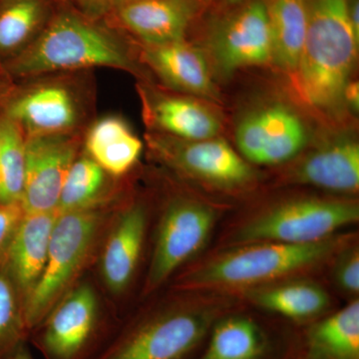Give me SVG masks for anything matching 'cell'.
Here are the masks:
<instances>
[{"mask_svg": "<svg viewBox=\"0 0 359 359\" xmlns=\"http://www.w3.org/2000/svg\"><path fill=\"white\" fill-rule=\"evenodd\" d=\"M147 215L141 205H131L118 219L101 257V275L112 294L124 292L140 259Z\"/></svg>", "mask_w": 359, "mask_h": 359, "instance_id": "obj_17", "label": "cell"}, {"mask_svg": "<svg viewBox=\"0 0 359 359\" xmlns=\"http://www.w3.org/2000/svg\"><path fill=\"white\" fill-rule=\"evenodd\" d=\"M151 144L170 166L210 185L236 188L255 177L249 163L219 137L181 140L164 135L153 138Z\"/></svg>", "mask_w": 359, "mask_h": 359, "instance_id": "obj_11", "label": "cell"}, {"mask_svg": "<svg viewBox=\"0 0 359 359\" xmlns=\"http://www.w3.org/2000/svg\"><path fill=\"white\" fill-rule=\"evenodd\" d=\"M88 67L131 70L133 65L112 35L67 13L54 18L15 62L18 74L32 76Z\"/></svg>", "mask_w": 359, "mask_h": 359, "instance_id": "obj_2", "label": "cell"}, {"mask_svg": "<svg viewBox=\"0 0 359 359\" xmlns=\"http://www.w3.org/2000/svg\"><path fill=\"white\" fill-rule=\"evenodd\" d=\"M216 222L209 205L178 200L167 208L158 230L145 292L158 289L175 271L204 248Z\"/></svg>", "mask_w": 359, "mask_h": 359, "instance_id": "obj_8", "label": "cell"}, {"mask_svg": "<svg viewBox=\"0 0 359 359\" xmlns=\"http://www.w3.org/2000/svg\"><path fill=\"white\" fill-rule=\"evenodd\" d=\"M76 154L77 142L66 133L25 139V181L21 199L25 212L57 211L61 189Z\"/></svg>", "mask_w": 359, "mask_h": 359, "instance_id": "obj_12", "label": "cell"}, {"mask_svg": "<svg viewBox=\"0 0 359 359\" xmlns=\"http://www.w3.org/2000/svg\"><path fill=\"white\" fill-rule=\"evenodd\" d=\"M25 169V139L8 118L0 122V204H21Z\"/></svg>", "mask_w": 359, "mask_h": 359, "instance_id": "obj_26", "label": "cell"}, {"mask_svg": "<svg viewBox=\"0 0 359 359\" xmlns=\"http://www.w3.org/2000/svg\"><path fill=\"white\" fill-rule=\"evenodd\" d=\"M271 32V63L292 76L308 29L306 0H264Z\"/></svg>", "mask_w": 359, "mask_h": 359, "instance_id": "obj_22", "label": "cell"}, {"mask_svg": "<svg viewBox=\"0 0 359 359\" xmlns=\"http://www.w3.org/2000/svg\"><path fill=\"white\" fill-rule=\"evenodd\" d=\"M339 287L349 294L359 292V254L358 249L346 250L340 256L334 271Z\"/></svg>", "mask_w": 359, "mask_h": 359, "instance_id": "obj_29", "label": "cell"}, {"mask_svg": "<svg viewBox=\"0 0 359 359\" xmlns=\"http://www.w3.org/2000/svg\"><path fill=\"white\" fill-rule=\"evenodd\" d=\"M143 143L128 125L117 117L99 120L86 138L89 157L112 176L126 174L140 158Z\"/></svg>", "mask_w": 359, "mask_h": 359, "instance_id": "obj_23", "label": "cell"}, {"mask_svg": "<svg viewBox=\"0 0 359 359\" xmlns=\"http://www.w3.org/2000/svg\"><path fill=\"white\" fill-rule=\"evenodd\" d=\"M102 214L95 208L58 214L39 283L23 304L30 335L71 290L93 252Z\"/></svg>", "mask_w": 359, "mask_h": 359, "instance_id": "obj_3", "label": "cell"}, {"mask_svg": "<svg viewBox=\"0 0 359 359\" xmlns=\"http://www.w3.org/2000/svg\"><path fill=\"white\" fill-rule=\"evenodd\" d=\"M335 247L337 244L330 238L313 244H245L185 276L182 287L212 289L269 282L320 263Z\"/></svg>", "mask_w": 359, "mask_h": 359, "instance_id": "obj_4", "label": "cell"}, {"mask_svg": "<svg viewBox=\"0 0 359 359\" xmlns=\"http://www.w3.org/2000/svg\"><path fill=\"white\" fill-rule=\"evenodd\" d=\"M301 359H359L358 301L306 330Z\"/></svg>", "mask_w": 359, "mask_h": 359, "instance_id": "obj_21", "label": "cell"}, {"mask_svg": "<svg viewBox=\"0 0 359 359\" xmlns=\"http://www.w3.org/2000/svg\"><path fill=\"white\" fill-rule=\"evenodd\" d=\"M43 16L40 0H15L0 13V50L18 48L39 27Z\"/></svg>", "mask_w": 359, "mask_h": 359, "instance_id": "obj_28", "label": "cell"}, {"mask_svg": "<svg viewBox=\"0 0 359 359\" xmlns=\"http://www.w3.org/2000/svg\"><path fill=\"white\" fill-rule=\"evenodd\" d=\"M351 0H306L308 29L292 84L306 107L334 114L344 107L359 36L349 18Z\"/></svg>", "mask_w": 359, "mask_h": 359, "instance_id": "obj_1", "label": "cell"}, {"mask_svg": "<svg viewBox=\"0 0 359 359\" xmlns=\"http://www.w3.org/2000/svg\"><path fill=\"white\" fill-rule=\"evenodd\" d=\"M29 337L22 301L6 263H0V356Z\"/></svg>", "mask_w": 359, "mask_h": 359, "instance_id": "obj_27", "label": "cell"}, {"mask_svg": "<svg viewBox=\"0 0 359 359\" xmlns=\"http://www.w3.org/2000/svg\"><path fill=\"white\" fill-rule=\"evenodd\" d=\"M208 337L203 351L190 359H273L275 353L269 332L249 316L217 320Z\"/></svg>", "mask_w": 359, "mask_h": 359, "instance_id": "obj_19", "label": "cell"}, {"mask_svg": "<svg viewBox=\"0 0 359 359\" xmlns=\"http://www.w3.org/2000/svg\"><path fill=\"white\" fill-rule=\"evenodd\" d=\"M106 174L89 156L76 158L61 189L58 214L97 207L106 190Z\"/></svg>", "mask_w": 359, "mask_h": 359, "instance_id": "obj_25", "label": "cell"}, {"mask_svg": "<svg viewBox=\"0 0 359 359\" xmlns=\"http://www.w3.org/2000/svg\"><path fill=\"white\" fill-rule=\"evenodd\" d=\"M308 138L302 118L283 104H271L252 111L236 130L240 155L247 162L268 166L283 164L299 155Z\"/></svg>", "mask_w": 359, "mask_h": 359, "instance_id": "obj_10", "label": "cell"}, {"mask_svg": "<svg viewBox=\"0 0 359 359\" xmlns=\"http://www.w3.org/2000/svg\"><path fill=\"white\" fill-rule=\"evenodd\" d=\"M358 205L349 201L299 199L283 203L245 224L235 237L237 244L278 242L313 244L358 223Z\"/></svg>", "mask_w": 359, "mask_h": 359, "instance_id": "obj_6", "label": "cell"}, {"mask_svg": "<svg viewBox=\"0 0 359 359\" xmlns=\"http://www.w3.org/2000/svg\"><path fill=\"white\" fill-rule=\"evenodd\" d=\"M143 57L171 88L209 100L218 98L204 52L185 40L154 46L146 45Z\"/></svg>", "mask_w": 359, "mask_h": 359, "instance_id": "obj_15", "label": "cell"}, {"mask_svg": "<svg viewBox=\"0 0 359 359\" xmlns=\"http://www.w3.org/2000/svg\"><path fill=\"white\" fill-rule=\"evenodd\" d=\"M111 2H116V4H126V2H129V1H133V0H110Z\"/></svg>", "mask_w": 359, "mask_h": 359, "instance_id": "obj_35", "label": "cell"}, {"mask_svg": "<svg viewBox=\"0 0 359 359\" xmlns=\"http://www.w3.org/2000/svg\"><path fill=\"white\" fill-rule=\"evenodd\" d=\"M0 359H33L26 341L20 342L8 353L0 356Z\"/></svg>", "mask_w": 359, "mask_h": 359, "instance_id": "obj_33", "label": "cell"}, {"mask_svg": "<svg viewBox=\"0 0 359 359\" xmlns=\"http://www.w3.org/2000/svg\"><path fill=\"white\" fill-rule=\"evenodd\" d=\"M215 323L204 309L155 314L126 328L94 359H190Z\"/></svg>", "mask_w": 359, "mask_h": 359, "instance_id": "obj_5", "label": "cell"}, {"mask_svg": "<svg viewBox=\"0 0 359 359\" xmlns=\"http://www.w3.org/2000/svg\"><path fill=\"white\" fill-rule=\"evenodd\" d=\"M23 215L21 204H0V263L6 256Z\"/></svg>", "mask_w": 359, "mask_h": 359, "instance_id": "obj_30", "label": "cell"}, {"mask_svg": "<svg viewBox=\"0 0 359 359\" xmlns=\"http://www.w3.org/2000/svg\"><path fill=\"white\" fill-rule=\"evenodd\" d=\"M236 6L237 8L217 23L209 39L215 65L224 74L269 65L273 60L264 0H245Z\"/></svg>", "mask_w": 359, "mask_h": 359, "instance_id": "obj_9", "label": "cell"}, {"mask_svg": "<svg viewBox=\"0 0 359 359\" xmlns=\"http://www.w3.org/2000/svg\"><path fill=\"white\" fill-rule=\"evenodd\" d=\"M58 212H25L4 262L25 304L43 273Z\"/></svg>", "mask_w": 359, "mask_h": 359, "instance_id": "obj_14", "label": "cell"}, {"mask_svg": "<svg viewBox=\"0 0 359 359\" xmlns=\"http://www.w3.org/2000/svg\"><path fill=\"white\" fill-rule=\"evenodd\" d=\"M82 8L91 16L103 15L109 11L110 0H77Z\"/></svg>", "mask_w": 359, "mask_h": 359, "instance_id": "obj_32", "label": "cell"}, {"mask_svg": "<svg viewBox=\"0 0 359 359\" xmlns=\"http://www.w3.org/2000/svg\"><path fill=\"white\" fill-rule=\"evenodd\" d=\"M344 106L353 112H358L359 107V85L358 80H351L346 85L344 93Z\"/></svg>", "mask_w": 359, "mask_h": 359, "instance_id": "obj_31", "label": "cell"}, {"mask_svg": "<svg viewBox=\"0 0 359 359\" xmlns=\"http://www.w3.org/2000/svg\"><path fill=\"white\" fill-rule=\"evenodd\" d=\"M294 181L339 193L359 190V145L349 137H339L320 146L295 168Z\"/></svg>", "mask_w": 359, "mask_h": 359, "instance_id": "obj_16", "label": "cell"}, {"mask_svg": "<svg viewBox=\"0 0 359 359\" xmlns=\"http://www.w3.org/2000/svg\"><path fill=\"white\" fill-rule=\"evenodd\" d=\"M102 335L95 290L83 283L71 289L29 337L44 359H93Z\"/></svg>", "mask_w": 359, "mask_h": 359, "instance_id": "obj_7", "label": "cell"}, {"mask_svg": "<svg viewBox=\"0 0 359 359\" xmlns=\"http://www.w3.org/2000/svg\"><path fill=\"white\" fill-rule=\"evenodd\" d=\"M226 4H230V6H236V4H241V2L245 1V0H224Z\"/></svg>", "mask_w": 359, "mask_h": 359, "instance_id": "obj_34", "label": "cell"}, {"mask_svg": "<svg viewBox=\"0 0 359 359\" xmlns=\"http://www.w3.org/2000/svg\"><path fill=\"white\" fill-rule=\"evenodd\" d=\"M148 116L163 133L181 140L215 138L222 130L218 116L191 97H161L151 103Z\"/></svg>", "mask_w": 359, "mask_h": 359, "instance_id": "obj_20", "label": "cell"}, {"mask_svg": "<svg viewBox=\"0 0 359 359\" xmlns=\"http://www.w3.org/2000/svg\"><path fill=\"white\" fill-rule=\"evenodd\" d=\"M261 308L294 320L318 316L330 304L328 294L318 285L292 283L259 290L252 294Z\"/></svg>", "mask_w": 359, "mask_h": 359, "instance_id": "obj_24", "label": "cell"}, {"mask_svg": "<svg viewBox=\"0 0 359 359\" xmlns=\"http://www.w3.org/2000/svg\"><path fill=\"white\" fill-rule=\"evenodd\" d=\"M9 119L27 130L28 136L67 133L76 124V104L69 90L60 85H43L14 101Z\"/></svg>", "mask_w": 359, "mask_h": 359, "instance_id": "obj_18", "label": "cell"}, {"mask_svg": "<svg viewBox=\"0 0 359 359\" xmlns=\"http://www.w3.org/2000/svg\"><path fill=\"white\" fill-rule=\"evenodd\" d=\"M198 11L197 0H133L120 4L122 25L147 46L185 40Z\"/></svg>", "mask_w": 359, "mask_h": 359, "instance_id": "obj_13", "label": "cell"}]
</instances>
